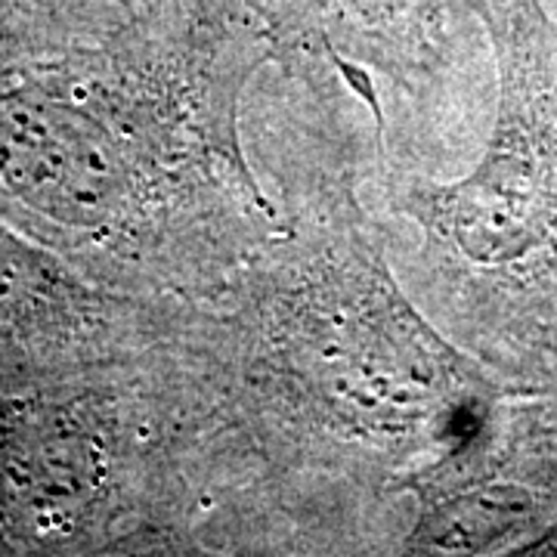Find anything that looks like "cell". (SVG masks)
Here are the masks:
<instances>
[{
	"label": "cell",
	"mask_w": 557,
	"mask_h": 557,
	"mask_svg": "<svg viewBox=\"0 0 557 557\" xmlns=\"http://www.w3.org/2000/svg\"><path fill=\"white\" fill-rule=\"evenodd\" d=\"M0 171L50 214H100L112 193V164L100 137L57 109H20L0 121Z\"/></svg>",
	"instance_id": "obj_1"
}]
</instances>
